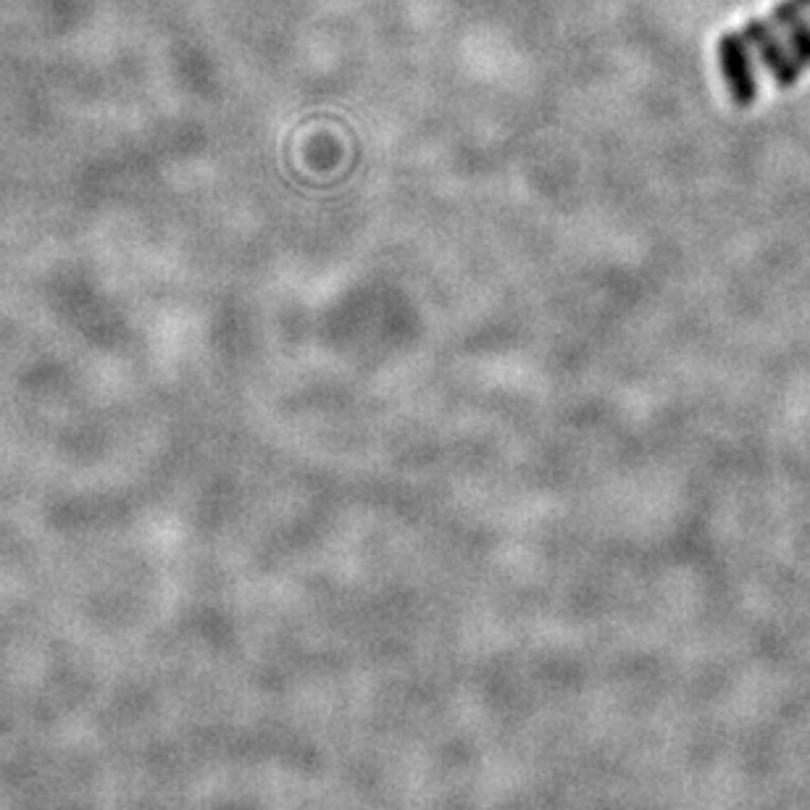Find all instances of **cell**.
<instances>
[{"instance_id":"4","label":"cell","mask_w":810,"mask_h":810,"mask_svg":"<svg viewBox=\"0 0 810 810\" xmlns=\"http://www.w3.org/2000/svg\"><path fill=\"white\" fill-rule=\"evenodd\" d=\"M806 5H810V0H806Z\"/></svg>"},{"instance_id":"3","label":"cell","mask_w":810,"mask_h":810,"mask_svg":"<svg viewBox=\"0 0 810 810\" xmlns=\"http://www.w3.org/2000/svg\"><path fill=\"white\" fill-rule=\"evenodd\" d=\"M802 5H806V0H784L782 5H776L769 22L780 24V27L787 32L789 53H793L795 61L806 69L810 66V22L800 16Z\"/></svg>"},{"instance_id":"1","label":"cell","mask_w":810,"mask_h":810,"mask_svg":"<svg viewBox=\"0 0 810 810\" xmlns=\"http://www.w3.org/2000/svg\"><path fill=\"white\" fill-rule=\"evenodd\" d=\"M737 35L742 37L745 46L758 50L763 66L769 69L771 74H774V79L780 82V85H784V87L793 85L802 66L795 61V56L789 53V48L782 46V42L776 40L774 24L756 19V22L745 24V29L737 32Z\"/></svg>"},{"instance_id":"2","label":"cell","mask_w":810,"mask_h":810,"mask_svg":"<svg viewBox=\"0 0 810 810\" xmlns=\"http://www.w3.org/2000/svg\"><path fill=\"white\" fill-rule=\"evenodd\" d=\"M719 66L729 85L732 98L739 106H748L756 98V77H752L748 46L739 35H724L719 40Z\"/></svg>"}]
</instances>
